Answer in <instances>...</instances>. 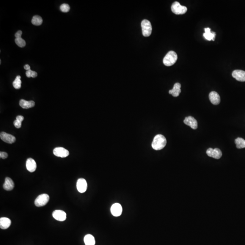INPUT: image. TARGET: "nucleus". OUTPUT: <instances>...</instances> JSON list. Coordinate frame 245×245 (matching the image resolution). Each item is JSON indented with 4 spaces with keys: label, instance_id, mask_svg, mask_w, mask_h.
<instances>
[{
    "label": "nucleus",
    "instance_id": "1",
    "mask_svg": "<svg viewBox=\"0 0 245 245\" xmlns=\"http://www.w3.org/2000/svg\"><path fill=\"white\" fill-rule=\"evenodd\" d=\"M167 144V140L162 134H158L154 137L152 144L153 148L156 150H160L165 147Z\"/></svg>",
    "mask_w": 245,
    "mask_h": 245
},
{
    "label": "nucleus",
    "instance_id": "2",
    "mask_svg": "<svg viewBox=\"0 0 245 245\" xmlns=\"http://www.w3.org/2000/svg\"><path fill=\"white\" fill-rule=\"evenodd\" d=\"M177 59V54L175 52L170 51L164 58L163 63L166 66H170L175 63Z\"/></svg>",
    "mask_w": 245,
    "mask_h": 245
},
{
    "label": "nucleus",
    "instance_id": "3",
    "mask_svg": "<svg viewBox=\"0 0 245 245\" xmlns=\"http://www.w3.org/2000/svg\"><path fill=\"white\" fill-rule=\"evenodd\" d=\"M141 26L143 36L145 37L150 36L152 31V27L150 22L147 20H144L141 22Z\"/></svg>",
    "mask_w": 245,
    "mask_h": 245
},
{
    "label": "nucleus",
    "instance_id": "4",
    "mask_svg": "<svg viewBox=\"0 0 245 245\" xmlns=\"http://www.w3.org/2000/svg\"><path fill=\"white\" fill-rule=\"evenodd\" d=\"M171 10L173 13L176 15H182L187 12V8L180 5L178 1L174 2L172 5Z\"/></svg>",
    "mask_w": 245,
    "mask_h": 245
},
{
    "label": "nucleus",
    "instance_id": "5",
    "mask_svg": "<svg viewBox=\"0 0 245 245\" xmlns=\"http://www.w3.org/2000/svg\"><path fill=\"white\" fill-rule=\"evenodd\" d=\"M50 200V197L47 194L40 195L34 201V204L37 207H40L45 206Z\"/></svg>",
    "mask_w": 245,
    "mask_h": 245
},
{
    "label": "nucleus",
    "instance_id": "6",
    "mask_svg": "<svg viewBox=\"0 0 245 245\" xmlns=\"http://www.w3.org/2000/svg\"><path fill=\"white\" fill-rule=\"evenodd\" d=\"M206 153L209 157H212L213 158L216 159H220L222 156V153L220 149L217 148H215L214 149H213L211 147L209 148L206 151Z\"/></svg>",
    "mask_w": 245,
    "mask_h": 245
},
{
    "label": "nucleus",
    "instance_id": "7",
    "mask_svg": "<svg viewBox=\"0 0 245 245\" xmlns=\"http://www.w3.org/2000/svg\"><path fill=\"white\" fill-rule=\"evenodd\" d=\"M53 153L55 156L61 158H65L69 155L68 150L62 147H56L53 150Z\"/></svg>",
    "mask_w": 245,
    "mask_h": 245
},
{
    "label": "nucleus",
    "instance_id": "8",
    "mask_svg": "<svg viewBox=\"0 0 245 245\" xmlns=\"http://www.w3.org/2000/svg\"><path fill=\"white\" fill-rule=\"evenodd\" d=\"M183 122L185 125L190 127L193 129H196L197 128V121L192 116L186 117L184 120Z\"/></svg>",
    "mask_w": 245,
    "mask_h": 245
},
{
    "label": "nucleus",
    "instance_id": "9",
    "mask_svg": "<svg viewBox=\"0 0 245 245\" xmlns=\"http://www.w3.org/2000/svg\"><path fill=\"white\" fill-rule=\"evenodd\" d=\"M0 138L4 142L9 144L14 143L16 140V139L14 136L11 134H8L7 133L3 132L1 133Z\"/></svg>",
    "mask_w": 245,
    "mask_h": 245
},
{
    "label": "nucleus",
    "instance_id": "10",
    "mask_svg": "<svg viewBox=\"0 0 245 245\" xmlns=\"http://www.w3.org/2000/svg\"><path fill=\"white\" fill-rule=\"evenodd\" d=\"M52 216L55 219L59 221H64L66 219V214L64 211L57 210L54 211Z\"/></svg>",
    "mask_w": 245,
    "mask_h": 245
},
{
    "label": "nucleus",
    "instance_id": "11",
    "mask_svg": "<svg viewBox=\"0 0 245 245\" xmlns=\"http://www.w3.org/2000/svg\"><path fill=\"white\" fill-rule=\"evenodd\" d=\"M77 189L81 193H84L87 189V183L86 180L84 178H80L78 180L76 184Z\"/></svg>",
    "mask_w": 245,
    "mask_h": 245
},
{
    "label": "nucleus",
    "instance_id": "12",
    "mask_svg": "<svg viewBox=\"0 0 245 245\" xmlns=\"http://www.w3.org/2000/svg\"><path fill=\"white\" fill-rule=\"evenodd\" d=\"M122 211V207L119 203H114L111 207V213L114 216H120L121 215Z\"/></svg>",
    "mask_w": 245,
    "mask_h": 245
},
{
    "label": "nucleus",
    "instance_id": "13",
    "mask_svg": "<svg viewBox=\"0 0 245 245\" xmlns=\"http://www.w3.org/2000/svg\"><path fill=\"white\" fill-rule=\"evenodd\" d=\"M233 77L239 81H245V71L241 70H235L232 73Z\"/></svg>",
    "mask_w": 245,
    "mask_h": 245
},
{
    "label": "nucleus",
    "instance_id": "14",
    "mask_svg": "<svg viewBox=\"0 0 245 245\" xmlns=\"http://www.w3.org/2000/svg\"><path fill=\"white\" fill-rule=\"evenodd\" d=\"M209 98L211 102L214 105H218L220 103L221 99L220 95L215 91H212L210 93Z\"/></svg>",
    "mask_w": 245,
    "mask_h": 245
},
{
    "label": "nucleus",
    "instance_id": "15",
    "mask_svg": "<svg viewBox=\"0 0 245 245\" xmlns=\"http://www.w3.org/2000/svg\"><path fill=\"white\" fill-rule=\"evenodd\" d=\"M26 167L28 171L33 172L35 171L37 169V164L33 158H29L26 162Z\"/></svg>",
    "mask_w": 245,
    "mask_h": 245
},
{
    "label": "nucleus",
    "instance_id": "16",
    "mask_svg": "<svg viewBox=\"0 0 245 245\" xmlns=\"http://www.w3.org/2000/svg\"><path fill=\"white\" fill-rule=\"evenodd\" d=\"M181 85L179 83L174 84L173 89L169 91V94L172 95L173 97H178L181 92Z\"/></svg>",
    "mask_w": 245,
    "mask_h": 245
},
{
    "label": "nucleus",
    "instance_id": "17",
    "mask_svg": "<svg viewBox=\"0 0 245 245\" xmlns=\"http://www.w3.org/2000/svg\"><path fill=\"white\" fill-rule=\"evenodd\" d=\"M3 189L7 191H11L14 188V183L10 178L7 177L5 179V183L3 184Z\"/></svg>",
    "mask_w": 245,
    "mask_h": 245
},
{
    "label": "nucleus",
    "instance_id": "18",
    "mask_svg": "<svg viewBox=\"0 0 245 245\" xmlns=\"http://www.w3.org/2000/svg\"><path fill=\"white\" fill-rule=\"evenodd\" d=\"M205 33L203 34V37H205L207 40H215V38L216 33L214 32H211V29L209 28H206L204 29Z\"/></svg>",
    "mask_w": 245,
    "mask_h": 245
},
{
    "label": "nucleus",
    "instance_id": "19",
    "mask_svg": "<svg viewBox=\"0 0 245 245\" xmlns=\"http://www.w3.org/2000/svg\"><path fill=\"white\" fill-rule=\"evenodd\" d=\"M11 224V221L7 217L0 218V227L2 229H7L9 227Z\"/></svg>",
    "mask_w": 245,
    "mask_h": 245
},
{
    "label": "nucleus",
    "instance_id": "20",
    "mask_svg": "<svg viewBox=\"0 0 245 245\" xmlns=\"http://www.w3.org/2000/svg\"><path fill=\"white\" fill-rule=\"evenodd\" d=\"M20 106L21 107L25 109L33 107L35 105V103L33 101H26V100H21L20 101Z\"/></svg>",
    "mask_w": 245,
    "mask_h": 245
},
{
    "label": "nucleus",
    "instance_id": "21",
    "mask_svg": "<svg viewBox=\"0 0 245 245\" xmlns=\"http://www.w3.org/2000/svg\"><path fill=\"white\" fill-rule=\"evenodd\" d=\"M84 242L85 245H95V238L90 234L85 235L84 238Z\"/></svg>",
    "mask_w": 245,
    "mask_h": 245
},
{
    "label": "nucleus",
    "instance_id": "22",
    "mask_svg": "<svg viewBox=\"0 0 245 245\" xmlns=\"http://www.w3.org/2000/svg\"><path fill=\"white\" fill-rule=\"evenodd\" d=\"M235 145L237 147L238 149L245 148V140L241 138H238L235 139Z\"/></svg>",
    "mask_w": 245,
    "mask_h": 245
},
{
    "label": "nucleus",
    "instance_id": "23",
    "mask_svg": "<svg viewBox=\"0 0 245 245\" xmlns=\"http://www.w3.org/2000/svg\"><path fill=\"white\" fill-rule=\"evenodd\" d=\"M33 25L35 26H40L43 22V20L41 16L39 15H34L33 17L32 21Z\"/></svg>",
    "mask_w": 245,
    "mask_h": 245
},
{
    "label": "nucleus",
    "instance_id": "24",
    "mask_svg": "<svg viewBox=\"0 0 245 245\" xmlns=\"http://www.w3.org/2000/svg\"><path fill=\"white\" fill-rule=\"evenodd\" d=\"M21 76H17L15 80L13 82V86L15 89H20L21 88Z\"/></svg>",
    "mask_w": 245,
    "mask_h": 245
},
{
    "label": "nucleus",
    "instance_id": "25",
    "mask_svg": "<svg viewBox=\"0 0 245 245\" xmlns=\"http://www.w3.org/2000/svg\"><path fill=\"white\" fill-rule=\"evenodd\" d=\"M15 43L18 46L20 47H25L26 45V41L22 38H15Z\"/></svg>",
    "mask_w": 245,
    "mask_h": 245
},
{
    "label": "nucleus",
    "instance_id": "26",
    "mask_svg": "<svg viewBox=\"0 0 245 245\" xmlns=\"http://www.w3.org/2000/svg\"><path fill=\"white\" fill-rule=\"evenodd\" d=\"M60 10L63 12H68L70 10V7L68 4H63L60 6Z\"/></svg>",
    "mask_w": 245,
    "mask_h": 245
},
{
    "label": "nucleus",
    "instance_id": "27",
    "mask_svg": "<svg viewBox=\"0 0 245 245\" xmlns=\"http://www.w3.org/2000/svg\"><path fill=\"white\" fill-rule=\"evenodd\" d=\"M26 76L28 78H35L37 76V73L35 71H32V70H28L26 72Z\"/></svg>",
    "mask_w": 245,
    "mask_h": 245
},
{
    "label": "nucleus",
    "instance_id": "28",
    "mask_svg": "<svg viewBox=\"0 0 245 245\" xmlns=\"http://www.w3.org/2000/svg\"><path fill=\"white\" fill-rule=\"evenodd\" d=\"M21 122H21L16 120L14 121L13 124L15 128H21Z\"/></svg>",
    "mask_w": 245,
    "mask_h": 245
},
{
    "label": "nucleus",
    "instance_id": "29",
    "mask_svg": "<svg viewBox=\"0 0 245 245\" xmlns=\"http://www.w3.org/2000/svg\"><path fill=\"white\" fill-rule=\"evenodd\" d=\"M8 154L6 152H0V157L2 159H6L7 158Z\"/></svg>",
    "mask_w": 245,
    "mask_h": 245
},
{
    "label": "nucleus",
    "instance_id": "30",
    "mask_svg": "<svg viewBox=\"0 0 245 245\" xmlns=\"http://www.w3.org/2000/svg\"><path fill=\"white\" fill-rule=\"evenodd\" d=\"M22 32L21 31H19L15 34V37L16 38H21V34H22Z\"/></svg>",
    "mask_w": 245,
    "mask_h": 245
},
{
    "label": "nucleus",
    "instance_id": "31",
    "mask_svg": "<svg viewBox=\"0 0 245 245\" xmlns=\"http://www.w3.org/2000/svg\"><path fill=\"white\" fill-rule=\"evenodd\" d=\"M24 119V117L21 116V115H19V116H17L16 118V120H18L20 121L21 122L23 121Z\"/></svg>",
    "mask_w": 245,
    "mask_h": 245
},
{
    "label": "nucleus",
    "instance_id": "32",
    "mask_svg": "<svg viewBox=\"0 0 245 245\" xmlns=\"http://www.w3.org/2000/svg\"><path fill=\"white\" fill-rule=\"evenodd\" d=\"M24 69H25V70H30V65H26L24 66Z\"/></svg>",
    "mask_w": 245,
    "mask_h": 245
}]
</instances>
